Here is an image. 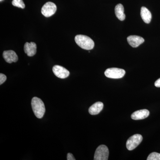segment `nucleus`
Listing matches in <instances>:
<instances>
[{
	"label": "nucleus",
	"instance_id": "obj_19",
	"mask_svg": "<svg viewBox=\"0 0 160 160\" xmlns=\"http://www.w3.org/2000/svg\"><path fill=\"white\" fill-rule=\"evenodd\" d=\"M154 85L156 87H160V78L156 81Z\"/></svg>",
	"mask_w": 160,
	"mask_h": 160
},
{
	"label": "nucleus",
	"instance_id": "obj_2",
	"mask_svg": "<svg viewBox=\"0 0 160 160\" xmlns=\"http://www.w3.org/2000/svg\"><path fill=\"white\" fill-rule=\"evenodd\" d=\"M75 41L78 46L86 50H91L94 46L93 40L87 36L78 35L75 38Z\"/></svg>",
	"mask_w": 160,
	"mask_h": 160
},
{
	"label": "nucleus",
	"instance_id": "obj_4",
	"mask_svg": "<svg viewBox=\"0 0 160 160\" xmlns=\"http://www.w3.org/2000/svg\"><path fill=\"white\" fill-rule=\"evenodd\" d=\"M126 74L124 69L117 68H111L106 69L105 75L106 77L112 79H119L123 78Z\"/></svg>",
	"mask_w": 160,
	"mask_h": 160
},
{
	"label": "nucleus",
	"instance_id": "obj_17",
	"mask_svg": "<svg viewBox=\"0 0 160 160\" xmlns=\"http://www.w3.org/2000/svg\"><path fill=\"white\" fill-rule=\"evenodd\" d=\"M6 76L5 75L3 74V73H1L0 74V85H2L3 83L5 82H6Z\"/></svg>",
	"mask_w": 160,
	"mask_h": 160
},
{
	"label": "nucleus",
	"instance_id": "obj_10",
	"mask_svg": "<svg viewBox=\"0 0 160 160\" xmlns=\"http://www.w3.org/2000/svg\"><path fill=\"white\" fill-rule=\"evenodd\" d=\"M149 112L147 109H144L134 112L131 115V118L134 120L144 119L149 116Z\"/></svg>",
	"mask_w": 160,
	"mask_h": 160
},
{
	"label": "nucleus",
	"instance_id": "obj_11",
	"mask_svg": "<svg viewBox=\"0 0 160 160\" xmlns=\"http://www.w3.org/2000/svg\"><path fill=\"white\" fill-rule=\"evenodd\" d=\"M24 51L28 56L32 57L37 52V45L34 42H26L24 45Z\"/></svg>",
	"mask_w": 160,
	"mask_h": 160
},
{
	"label": "nucleus",
	"instance_id": "obj_1",
	"mask_svg": "<svg viewBox=\"0 0 160 160\" xmlns=\"http://www.w3.org/2000/svg\"><path fill=\"white\" fill-rule=\"evenodd\" d=\"M31 106L34 114L38 118H42L46 112L45 105L41 99L37 97L32 98Z\"/></svg>",
	"mask_w": 160,
	"mask_h": 160
},
{
	"label": "nucleus",
	"instance_id": "obj_14",
	"mask_svg": "<svg viewBox=\"0 0 160 160\" xmlns=\"http://www.w3.org/2000/svg\"><path fill=\"white\" fill-rule=\"evenodd\" d=\"M115 13L116 16L120 21H124L126 18V15L124 13V9L123 5L118 4L115 8Z\"/></svg>",
	"mask_w": 160,
	"mask_h": 160
},
{
	"label": "nucleus",
	"instance_id": "obj_6",
	"mask_svg": "<svg viewBox=\"0 0 160 160\" xmlns=\"http://www.w3.org/2000/svg\"><path fill=\"white\" fill-rule=\"evenodd\" d=\"M57 10V6L54 3L48 2L43 6L42 9V14L46 17H49L55 13Z\"/></svg>",
	"mask_w": 160,
	"mask_h": 160
},
{
	"label": "nucleus",
	"instance_id": "obj_3",
	"mask_svg": "<svg viewBox=\"0 0 160 160\" xmlns=\"http://www.w3.org/2000/svg\"><path fill=\"white\" fill-rule=\"evenodd\" d=\"M109 156V151L108 147L104 145H101L98 147L95 152L94 160H107Z\"/></svg>",
	"mask_w": 160,
	"mask_h": 160
},
{
	"label": "nucleus",
	"instance_id": "obj_7",
	"mask_svg": "<svg viewBox=\"0 0 160 160\" xmlns=\"http://www.w3.org/2000/svg\"><path fill=\"white\" fill-rule=\"evenodd\" d=\"M52 71L56 76L60 78L64 79L69 77L70 72L62 66L56 65L52 68Z\"/></svg>",
	"mask_w": 160,
	"mask_h": 160
},
{
	"label": "nucleus",
	"instance_id": "obj_13",
	"mask_svg": "<svg viewBox=\"0 0 160 160\" xmlns=\"http://www.w3.org/2000/svg\"><path fill=\"white\" fill-rule=\"evenodd\" d=\"M141 17L146 24H149L151 22L152 14L149 9L146 7H142L141 9Z\"/></svg>",
	"mask_w": 160,
	"mask_h": 160
},
{
	"label": "nucleus",
	"instance_id": "obj_20",
	"mask_svg": "<svg viewBox=\"0 0 160 160\" xmlns=\"http://www.w3.org/2000/svg\"><path fill=\"white\" fill-rule=\"evenodd\" d=\"M3 0H0V1H1V2H2V1Z\"/></svg>",
	"mask_w": 160,
	"mask_h": 160
},
{
	"label": "nucleus",
	"instance_id": "obj_12",
	"mask_svg": "<svg viewBox=\"0 0 160 160\" xmlns=\"http://www.w3.org/2000/svg\"><path fill=\"white\" fill-rule=\"evenodd\" d=\"M103 106L104 105L102 102H97L89 107V113L92 115L99 114L102 110Z\"/></svg>",
	"mask_w": 160,
	"mask_h": 160
},
{
	"label": "nucleus",
	"instance_id": "obj_16",
	"mask_svg": "<svg viewBox=\"0 0 160 160\" xmlns=\"http://www.w3.org/2000/svg\"><path fill=\"white\" fill-rule=\"evenodd\" d=\"M147 160H160V153L153 152L150 153L147 158Z\"/></svg>",
	"mask_w": 160,
	"mask_h": 160
},
{
	"label": "nucleus",
	"instance_id": "obj_9",
	"mask_svg": "<svg viewBox=\"0 0 160 160\" xmlns=\"http://www.w3.org/2000/svg\"><path fill=\"white\" fill-rule=\"evenodd\" d=\"M127 41L132 47L136 48L142 44L145 40L143 38L138 36L131 35L127 38Z\"/></svg>",
	"mask_w": 160,
	"mask_h": 160
},
{
	"label": "nucleus",
	"instance_id": "obj_8",
	"mask_svg": "<svg viewBox=\"0 0 160 160\" xmlns=\"http://www.w3.org/2000/svg\"><path fill=\"white\" fill-rule=\"evenodd\" d=\"M3 57L7 62H16L18 59L17 54L13 50H6L3 53Z\"/></svg>",
	"mask_w": 160,
	"mask_h": 160
},
{
	"label": "nucleus",
	"instance_id": "obj_18",
	"mask_svg": "<svg viewBox=\"0 0 160 160\" xmlns=\"http://www.w3.org/2000/svg\"><path fill=\"white\" fill-rule=\"evenodd\" d=\"M67 160H75V158L73 156V155L71 153H68L67 156Z\"/></svg>",
	"mask_w": 160,
	"mask_h": 160
},
{
	"label": "nucleus",
	"instance_id": "obj_5",
	"mask_svg": "<svg viewBox=\"0 0 160 160\" xmlns=\"http://www.w3.org/2000/svg\"><path fill=\"white\" fill-rule=\"evenodd\" d=\"M142 136L141 134L133 135L127 140L126 148L129 150H133L142 142Z\"/></svg>",
	"mask_w": 160,
	"mask_h": 160
},
{
	"label": "nucleus",
	"instance_id": "obj_15",
	"mask_svg": "<svg viewBox=\"0 0 160 160\" xmlns=\"http://www.w3.org/2000/svg\"><path fill=\"white\" fill-rule=\"evenodd\" d=\"M12 5L18 8L24 9L25 7V5L22 0H12Z\"/></svg>",
	"mask_w": 160,
	"mask_h": 160
}]
</instances>
